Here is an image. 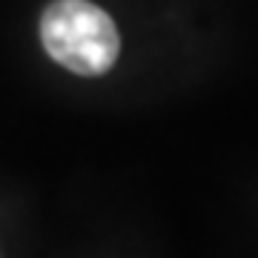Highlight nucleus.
<instances>
[{
	"label": "nucleus",
	"instance_id": "obj_1",
	"mask_svg": "<svg viewBox=\"0 0 258 258\" xmlns=\"http://www.w3.org/2000/svg\"><path fill=\"white\" fill-rule=\"evenodd\" d=\"M40 40L49 57L75 75H103L120 52L115 20L89 0L49 3L40 18Z\"/></svg>",
	"mask_w": 258,
	"mask_h": 258
}]
</instances>
